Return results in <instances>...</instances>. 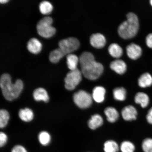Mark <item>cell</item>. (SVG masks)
Listing matches in <instances>:
<instances>
[{
  "mask_svg": "<svg viewBox=\"0 0 152 152\" xmlns=\"http://www.w3.org/2000/svg\"><path fill=\"white\" fill-rule=\"evenodd\" d=\"M121 115L124 119L126 121L134 120L137 118V112L134 106H126L121 111Z\"/></svg>",
  "mask_w": 152,
  "mask_h": 152,
  "instance_id": "cell-10",
  "label": "cell"
},
{
  "mask_svg": "<svg viewBox=\"0 0 152 152\" xmlns=\"http://www.w3.org/2000/svg\"><path fill=\"white\" fill-rule=\"evenodd\" d=\"M8 1V0H1V1H0V2L1 3H7V2Z\"/></svg>",
  "mask_w": 152,
  "mask_h": 152,
  "instance_id": "cell-34",
  "label": "cell"
},
{
  "mask_svg": "<svg viewBox=\"0 0 152 152\" xmlns=\"http://www.w3.org/2000/svg\"><path fill=\"white\" fill-rule=\"evenodd\" d=\"M146 118L148 122L152 125V107L148 111Z\"/></svg>",
  "mask_w": 152,
  "mask_h": 152,
  "instance_id": "cell-33",
  "label": "cell"
},
{
  "mask_svg": "<svg viewBox=\"0 0 152 152\" xmlns=\"http://www.w3.org/2000/svg\"><path fill=\"white\" fill-rule=\"evenodd\" d=\"M39 10L42 14H47L50 13L53 9V6L48 1H43L40 3Z\"/></svg>",
  "mask_w": 152,
  "mask_h": 152,
  "instance_id": "cell-26",
  "label": "cell"
},
{
  "mask_svg": "<svg viewBox=\"0 0 152 152\" xmlns=\"http://www.w3.org/2000/svg\"><path fill=\"white\" fill-rule=\"evenodd\" d=\"M18 115L20 118L25 122H29L34 118L33 112L29 108H26L20 110Z\"/></svg>",
  "mask_w": 152,
  "mask_h": 152,
  "instance_id": "cell-18",
  "label": "cell"
},
{
  "mask_svg": "<svg viewBox=\"0 0 152 152\" xmlns=\"http://www.w3.org/2000/svg\"><path fill=\"white\" fill-rule=\"evenodd\" d=\"M7 140V134L3 132L0 133V146L3 147L6 144Z\"/></svg>",
  "mask_w": 152,
  "mask_h": 152,
  "instance_id": "cell-30",
  "label": "cell"
},
{
  "mask_svg": "<svg viewBox=\"0 0 152 152\" xmlns=\"http://www.w3.org/2000/svg\"><path fill=\"white\" fill-rule=\"evenodd\" d=\"M138 85L142 88L151 86L152 85V77L149 73L142 74L139 78Z\"/></svg>",
  "mask_w": 152,
  "mask_h": 152,
  "instance_id": "cell-19",
  "label": "cell"
},
{
  "mask_svg": "<svg viewBox=\"0 0 152 152\" xmlns=\"http://www.w3.org/2000/svg\"><path fill=\"white\" fill-rule=\"evenodd\" d=\"M104 152H117L119 148L116 142L109 140L104 142Z\"/></svg>",
  "mask_w": 152,
  "mask_h": 152,
  "instance_id": "cell-24",
  "label": "cell"
},
{
  "mask_svg": "<svg viewBox=\"0 0 152 152\" xmlns=\"http://www.w3.org/2000/svg\"><path fill=\"white\" fill-rule=\"evenodd\" d=\"M66 59L68 67L71 71L77 69L79 58L76 55L72 54H68L66 56Z\"/></svg>",
  "mask_w": 152,
  "mask_h": 152,
  "instance_id": "cell-21",
  "label": "cell"
},
{
  "mask_svg": "<svg viewBox=\"0 0 152 152\" xmlns=\"http://www.w3.org/2000/svg\"><path fill=\"white\" fill-rule=\"evenodd\" d=\"M126 91L123 87H118L113 91V95L115 99L123 101L126 99Z\"/></svg>",
  "mask_w": 152,
  "mask_h": 152,
  "instance_id": "cell-23",
  "label": "cell"
},
{
  "mask_svg": "<svg viewBox=\"0 0 152 152\" xmlns=\"http://www.w3.org/2000/svg\"><path fill=\"white\" fill-rule=\"evenodd\" d=\"M26 47L30 52L33 54H37L41 50L42 44L37 39L33 38L28 41Z\"/></svg>",
  "mask_w": 152,
  "mask_h": 152,
  "instance_id": "cell-14",
  "label": "cell"
},
{
  "mask_svg": "<svg viewBox=\"0 0 152 152\" xmlns=\"http://www.w3.org/2000/svg\"><path fill=\"white\" fill-rule=\"evenodd\" d=\"M90 42L91 45L95 48L100 49L105 46L106 39L102 34L100 33L94 34L91 36Z\"/></svg>",
  "mask_w": 152,
  "mask_h": 152,
  "instance_id": "cell-8",
  "label": "cell"
},
{
  "mask_svg": "<svg viewBox=\"0 0 152 152\" xmlns=\"http://www.w3.org/2000/svg\"><path fill=\"white\" fill-rule=\"evenodd\" d=\"M0 86L5 99L12 101L20 96L23 90V83L21 80L18 79L13 83L10 75L4 73L1 76L0 78Z\"/></svg>",
  "mask_w": 152,
  "mask_h": 152,
  "instance_id": "cell-2",
  "label": "cell"
},
{
  "mask_svg": "<svg viewBox=\"0 0 152 152\" xmlns=\"http://www.w3.org/2000/svg\"><path fill=\"white\" fill-rule=\"evenodd\" d=\"M64 55L59 48L51 51L49 55V60L53 63H56Z\"/></svg>",
  "mask_w": 152,
  "mask_h": 152,
  "instance_id": "cell-22",
  "label": "cell"
},
{
  "mask_svg": "<svg viewBox=\"0 0 152 152\" xmlns=\"http://www.w3.org/2000/svg\"><path fill=\"white\" fill-rule=\"evenodd\" d=\"M9 118L8 112L5 110H1L0 111V128H5L8 124Z\"/></svg>",
  "mask_w": 152,
  "mask_h": 152,
  "instance_id": "cell-25",
  "label": "cell"
},
{
  "mask_svg": "<svg viewBox=\"0 0 152 152\" xmlns=\"http://www.w3.org/2000/svg\"><path fill=\"white\" fill-rule=\"evenodd\" d=\"M59 48L64 56L69 54L78 49L79 41L76 38L70 37L61 40L58 42Z\"/></svg>",
  "mask_w": 152,
  "mask_h": 152,
  "instance_id": "cell-6",
  "label": "cell"
},
{
  "mask_svg": "<svg viewBox=\"0 0 152 152\" xmlns=\"http://www.w3.org/2000/svg\"><path fill=\"white\" fill-rule=\"evenodd\" d=\"M110 68L119 75L124 74L126 71L127 66L125 63L121 60H117L110 64Z\"/></svg>",
  "mask_w": 152,
  "mask_h": 152,
  "instance_id": "cell-11",
  "label": "cell"
},
{
  "mask_svg": "<svg viewBox=\"0 0 152 152\" xmlns=\"http://www.w3.org/2000/svg\"><path fill=\"white\" fill-rule=\"evenodd\" d=\"M120 149L122 152H134L135 148L132 142L130 141H125L121 144Z\"/></svg>",
  "mask_w": 152,
  "mask_h": 152,
  "instance_id": "cell-28",
  "label": "cell"
},
{
  "mask_svg": "<svg viewBox=\"0 0 152 152\" xmlns=\"http://www.w3.org/2000/svg\"><path fill=\"white\" fill-rule=\"evenodd\" d=\"M136 103L139 104L142 108L147 107L149 103V98L148 95L143 92H138L135 96Z\"/></svg>",
  "mask_w": 152,
  "mask_h": 152,
  "instance_id": "cell-16",
  "label": "cell"
},
{
  "mask_svg": "<svg viewBox=\"0 0 152 152\" xmlns=\"http://www.w3.org/2000/svg\"><path fill=\"white\" fill-rule=\"evenodd\" d=\"M103 123V120L102 117L100 115L96 114L91 117L88 121V125L91 129L95 130L101 126Z\"/></svg>",
  "mask_w": 152,
  "mask_h": 152,
  "instance_id": "cell-17",
  "label": "cell"
},
{
  "mask_svg": "<svg viewBox=\"0 0 152 152\" xmlns=\"http://www.w3.org/2000/svg\"><path fill=\"white\" fill-rule=\"evenodd\" d=\"M127 20L119 26L118 33L123 39H127L134 37L137 34L139 23L137 16L132 12L127 15Z\"/></svg>",
  "mask_w": 152,
  "mask_h": 152,
  "instance_id": "cell-3",
  "label": "cell"
},
{
  "mask_svg": "<svg viewBox=\"0 0 152 152\" xmlns=\"http://www.w3.org/2000/svg\"><path fill=\"white\" fill-rule=\"evenodd\" d=\"M79 62L81 73L87 79L96 80L103 73V66L100 63L95 61L94 55L90 52L82 53L79 58Z\"/></svg>",
  "mask_w": 152,
  "mask_h": 152,
  "instance_id": "cell-1",
  "label": "cell"
},
{
  "mask_svg": "<svg viewBox=\"0 0 152 152\" xmlns=\"http://www.w3.org/2000/svg\"><path fill=\"white\" fill-rule=\"evenodd\" d=\"M126 52L129 58L133 60H136L141 56L142 49L139 45L132 43L127 47Z\"/></svg>",
  "mask_w": 152,
  "mask_h": 152,
  "instance_id": "cell-9",
  "label": "cell"
},
{
  "mask_svg": "<svg viewBox=\"0 0 152 152\" xmlns=\"http://www.w3.org/2000/svg\"><path fill=\"white\" fill-rule=\"evenodd\" d=\"M146 42L148 47L152 49V33L149 34L147 36Z\"/></svg>",
  "mask_w": 152,
  "mask_h": 152,
  "instance_id": "cell-32",
  "label": "cell"
},
{
  "mask_svg": "<svg viewBox=\"0 0 152 152\" xmlns=\"http://www.w3.org/2000/svg\"><path fill=\"white\" fill-rule=\"evenodd\" d=\"M39 141L42 145L46 146L50 143L51 136L49 133L46 132H42L39 133L38 136Z\"/></svg>",
  "mask_w": 152,
  "mask_h": 152,
  "instance_id": "cell-27",
  "label": "cell"
},
{
  "mask_svg": "<svg viewBox=\"0 0 152 152\" xmlns=\"http://www.w3.org/2000/svg\"><path fill=\"white\" fill-rule=\"evenodd\" d=\"M34 99L36 101H43L47 102H49V98L46 90L43 88L36 89L33 94Z\"/></svg>",
  "mask_w": 152,
  "mask_h": 152,
  "instance_id": "cell-13",
  "label": "cell"
},
{
  "mask_svg": "<svg viewBox=\"0 0 152 152\" xmlns=\"http://www.w3.org/2000/svg\"><path fill=\"white\" fill-rule=\"evenodd\" d=\"M92 96L83 90L77 91L73 96V100L76 105L82 109L90 107L92 102Z\"/></svg>",
  "mask_w": 152,
  "mask_h": 152,
  "instance_id": "cell-7",
  "label": "cell"
},
{
  "mask_svg": "<svg viewBox=\"0 0 152 152\" xmlns=\"http://www.w3.org/2000/svg\"><path fill=\"white\" fill-rule=\"evenodd\" d=\"M107 121L110 123L115 122L118 119L119 114L115 108L109 107L106 108L104 110Z\"/></svg>",
  "mask_w": 152,
  "mask_h": 152,
  "instance_id": "cell-15",
  "label": "cell"
},
{
  "mask_svg": "<svg viewBox=\"0 0 152 152\" xmlns=\"http://www.w3.org/2000/svg\"><path fill=\"white\" fill-rule=\"evenodd\" d=\"M142 146L144 152H152V139L146 138L142 142Z\"/></svg>",
  "mask_w": 152,
  "mask_h": 152,
  "instance_id": "cell-29",
  "label": "cell"
},
{
  "mask_svg": "<svg viewBox=\"0 0 152 152\" xmlns=\"http://www.w3.org/2000/svg\"><path fill=\"white\" fill-rule=\"evenodd\" d=\"M108 50L110 54L114 58H120L123 54L122 48L116 43H113L110 45Z\"/></svg>",
  "mask_w": 152,
  "mask_h": 152,
  "instance_id": "cell-20",
  "label": "cell"
},
{
  "mask_svg": "<svg viewBox=\"0 0 152 152\" xmlns=\"http://www.w3.org/2000/svg\"><path fill=\"white\" fill-rule=\"evenodd\" d=\"M53 19L49 16L44 17L38 22L37 28L38 34L42 37L48 38L52 37L56 32V29L52 26Z\"/></svg>",
  "mask_w": 152,
  "mask_h": 152,
  "instance_id": "cell-4",
  "label": "cell"
},
{
  "mask_svg": "<svg viewBox=\"0 0 152 152\" xmlns=\"http://www.w3.org/2000/svg\"><path fill=\"white\" fill-rule=\"evenodd\" d=\"M11 152H28L25 148L20 145H16L12 148Z\"/></svg>",
  "mask_w": 152,
  "mask_h": 152,
  "instance_id": "cell-31",
  "label": "cell"
},
{
  "mask_svg": "<svg viewBox=\"0 0 152 152\" xmlns=\"http://www.w3.org/2000/svg\"><path fill=\"white\" fill-rule=\"evenodd\" d=\"M82 73L77 68L71 71L66 75L64 78L65 87L66 90H74L82 80Z\"/></svg>",
  "mask_w": 152,
  "mask_h": 152,
  "instance_id": "cell-5",
  "label": "cell"
},
{
  "mask_svg": "<svg viewBox=\"0 0 152 152\" xmlns=\"http://www.w3.org/2000/svg\"><path fill=\"white\" fill-rule=\"evenodd\" d=\"M106 90L103 87L98 86L95 87L93 90L92 97L98 103H101L104 100Z\"/></svg>",
  "mask_w": 152,
  "mask_h": 152,
  "instance_id": "cell-12",
  "label": "cell"
},
{
  "mask_svg": "<svg viewBox=\"0 0 152 152\" xmlns=\"http://www.w3.org/2000/svg\"><path fill=\"white\" fill-rule=\"evenodd\" d=\"M150 4H151L152 6V0H151V1H150Z\"/></svg>",
  "mask_w": 152,
  "mask_h": 152,
  "instance_id": "cell-35",
  "label": "cell"
}]
</instances>
